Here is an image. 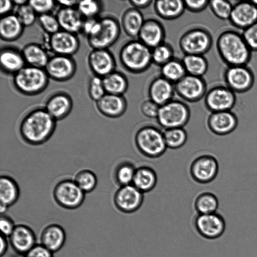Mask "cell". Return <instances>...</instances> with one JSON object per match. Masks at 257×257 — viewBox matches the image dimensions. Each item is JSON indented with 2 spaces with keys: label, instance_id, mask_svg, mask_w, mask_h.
Masks as SVG:
<instances>
[{
  "label": "cell",
  "instance_id": "obj_60",
  "mask_svg": "<svg viewBox=\"0 0 257 257\" xmlns=\"http://www.w3.org/2000/svg\"><path fill=\"white\" fill-rule=\"evenodd\" d=\"M251 1L257 7V1Z\"/></svg>",
  "mask_w": 257,
  "mask_h": 257
},
{
  "label": "cell",
  "instance_id": "obj_12",
  "mask_svg": "<svg viewBox=\"0 0 257 257\" xmlns=\"http://www.w3.org/2000/svg\"><path fill=\"white\" fill-rule=\"evenodd\" d=\"M235 93L226 85H216L206 92L204 104L211 112L230 111L234 106Z\"/></svg>",
  "mask_w": 257,
  "mask_h": 257
},
{
  "label": "cell",
  "instance_id": "obj_36",
  "mask_svg": "<svg viewBox=\"0 0 257 257\" xmlns=\"http://www.w3.org/2000/svg\"><path fill=\"white\" fill-rule=\"evenodd\" d=\"M194 207L197 214L213 213L218 211L219 201L214 193L205 191L196 196L194 202Z\"/></svg>",
  "mask_w": 257,
  "mask_h": 257
},
{
  "label": "cell",
  "instance_id": "obj_31",
  "mask_svg": "<svg viewBox=\"0 0 257 257\" xmlns=\"http://www.w3.org/2000/svg\"><path fill=\"white\" fill-rule=\"evenodd\" d=\"M158 181L156 171L148 166H141L136 168L132 184L143 193L153 190Z\"/></svg>",
  "mask_w": 257,
  "mask_h": 257
},
{
  "label": "cell",
  "instance_id": "obj_27",
  "mask_svg": "<svg viewBox=\"0 0 257 257\" xmlns=\"http://www.w3.org/2000/svg\"><path fill=\"white\" fill-rule=\"evenodd\" d=\"M56 17L61 30L75 34L82 31L84 21L77 10L62 7L58 11Z\"/></svg>",
  "mask_w": 257,
  "mask_h": 257
},
{
  "label": "cell",
  "instance_id": "obj_28",
  "mask_svg": "<svg viewBox=\"0 0 257 257\" xmlns=\"http://www.w3.org/2000/svg\"><path fill=\"white\" fill-rule=\"evenodd\" d=\"M145 21L141 12L132 7L123 12L121 17V27L126 35L135 39L138 38Z\"/></svg>",
  "mask_w": 257,
  "mask_h": 257
},
{
  "label": "cell",
  "instance_id": "obj_17",
  "mask_svg": "<svg viewBox=\"0 0 257 257\" xmlns=\"http://www.w3.org/2000/svg\"><path fill=\"white\" fill-rule=\"evenodd\" d=\"M229 21L243 31L257 22V7L251 1H239L233 5Z\"/></svg>",
  "mask_w": 257,
  "mask_h": 257
},
{
  "label": "cell",
  "instance_id": "obj_4",
  "mask_svg": "<svg viewBox=\"0 0 257 257\" xmlns=\"http://www.w3.org/2000/svg\"><path fill=\"white\" fill-rule=\"evenodd\" d=\"M134 140L139 152L148 158H158L167 149L163 132L153 125H146L140 127L135 134Z\"/></svg>",
  "mask_w": 257,
  "mask_h": 257
},
{
  "label": "cell",
  "instance_id": "obj_54",
  "mask_svg": "<svg viewBox=\"0 0 257 257\" xmlns=\"http://www.w3.org/2000/svg\"><path fill=\"white\" fill-rule=\"evenodd\" d=\"M53 252L41 244H36L25 255L24 257H53Z\"/></svg>",
  "mask_w": 257,
  "mask_h": 257
},
{
  "label": "cell",
  "instance_id": "obj_20",
  "mask_svg": "<svg viewBox=\"0 0 257 257\" xmlns=\"http://www.w3.org/2000/svg\"><path fill=\"white\" fill-rule=\"evenodd\" d=\"M49 43L55 55L70 56L77 51L79 47L76 35L62 30L51 35Z\"/></svg>",
  "mask_w": 257,
  "mask_h": 257
},
{
  "label": "cell",
  "instance_id": "obj_19",
  "mask_svg": "<svg viewBox=\"0 0 257 257\" xmlns=\"http://www.w3.org/2000/svg\"><path fill=\"white\" fill-rule=\"evenodd\" d=\"M88 61L95 75L101 78L115 71L114 57L107 49H93L89 54Z\"/></svg>",
  "mask_w": 257,
  "mask_h": 257
},
{
  "label": "cell",
  "instance_id": "obj_7",
  "mask_svg": "<svg viewBox=\"0 0 257 257\" xmlns=\"http://www.w3.org/2000/svg\"><path fill=\"white\" fill-rule=\"evenodd\" d=\"M212 38L208 31L196 27L190 29L181 36L179 45L185 55H203L211 48Z\"/></svg>",
  "mask_w": 257,
  "mask_h": 257
},
{
  "label": "cell",
  "instance_id": "obj_30",
  "mask_svg": "<svg viewBox=\"0 0 257 257\" xmlns=\"http://www.w3.org/2000/svg\"><path fill=\"white\" fill-rule=\"evenodd\" d=\"M154 7L156 14L166 20L176 19L183 14L185 7L182 0L155 1Z\"/></svg>",
  "mask_w": 257,
  "mask_h": 257
},
{
  "label": "cell",
  "instance_id": "obj_50",
  "mask_svg": "<svg viewBox=\"0 0 257 257\" xmlns=\"http://www.w3.org/2000/svg\"><path fill=\"white\" fill-rule=\"evenodd\" d=\"M160 106L150 99L144 100L140 105V110L145 116L157 118Z\"/></svg>",
  "mask_w": 257,
  "mask_h": 257
},
{
  "label": "cell",
  "instance_id": "obj_42",
  "mask_svg": "<svg viewBox=\"0 0 257 257\" xmlns=\"http://www.w3.org/2000/svg\"><path fill=\"white\" fill-rule=\"evenodd\" d=\"M152 63L161 67L174 58L171 46L165 42L151 49Z\"/></svg>",
  "mask_w": 257,
  "mask_h": 257
},
{
  "label": "cell",
  "instance_id": "obj_47",
  "mask_svg": "<svg viewBox=\"0 0 257 257\" xmlns=\"http://www.w3.org/2000/svg\"><path fill=\"white\" fill-rule=\"evenodd\" d=\"M38 21L44 31L51 35L60 30V26L56 16L45 14L39 15Z\"/></svg>",
  "mask_w": 257,
  "mask_h": 257
},
{
  "label": "cell",
  "instance_id": "obj_49",
  "mask_svg": "<svg viewBox=\"0 0 257 257\" xmlns=\"http://www.w3.org/2000/svg\"><path fill=\"white\" fill-rule=\"evenodd\" d=\"M242 35L252 51H257V22L242 31Z\"/></svg>",
  "mask_w": 257,
  "mask_h": 257
},
{
  "label": "cell",
  "instance_id": "obj_44",
  "mask_svg": "<svg viewBox=\"0 0 257 257\" xmlns=\"http://www.w3.org/2000/svg\"><path fill=\"white\" fill-rule=\"evenodd\" d=\"M77 7V10L86 19L95 18L102 8L100 2L91 0L78 1Z\"/></svg>",
  "mask_w": 257,
  "mask_h": 257
},
{
  "label": "cell",
  "instance_id": "obj_45",
  "mask_svg": "<svg viewBox=\"0 0 257 257\" xmlns=\"http://www.w3.org/2000/svg\"><path fill=\"white\" fill-rule=\"evenodd\" d=\"M36 13L28 4L18 6L16 15L24 27L32 25L36 19Z\"/></svg>",
  "mask_w": 257,
  "mask_h": 257
},
{
  "label": "cell",
  "instance_id": "obj_24",
  "mask_svg": "<svg viewBox=\"0 0 257 257\" xmlns=\"http://www.w3.org/2000/svg\"><path fill=\"white\" fill-rule=\"evenodd\" d=\"M175 92L174 84L162 76L154 79L148 88L150 99L160 106L172 100Z\"/></svg>",
  "mask_w": 257,
  "mask_h": 257
},
{
  "label": "cell",
  "instance_id": "obj_18",
  "mask_svg": "<svg viewBox=\"0 0 257 257\" xmlns=\"http://www.w3.org/2000/svg\"><path fill=\"white\" fill-rule=\"evenodd\" d=\"M237 125V117L231 110L211 112L207 119L208 129L218 136L230 134Z\"/></svg>",
  "mask_w": 257,
  "mask_h": 257
},
{
  "label": "cell",
  "instance_id": "obj_22",
  "mask_svg": "<svg viewBox=\"0 0 257 257\" xmlns=\"http://www.w3.org/2000/svg\"><path fill=\"white\" fill-rule=\"evenodd\" d=\"M165 31L162 24L157 20H145L138 39L150 49L164 43Z\"/></svg>",
  "mask_w": 257,
  "mask_h": 257
},
{
  "label": "cell",
  "instance_id": "obj_11",
  "mask_svg": "<svg viewBox=\"0 0 257 257\" xmlns=\"http://www.w3.org/2000/svg\"><path fill=\"white\" fill-rule=\"evenodd\" d=\"M226 86L234 93H244L253 86L254 76L247 65L227 66L223 73Z\"/></svg>",
  "mask_w": 257,
  "mask_h": 257
},
{
  "label": "cell",
  "instance_id": "obj_16",
  "mask_svg": "<svg viewBox=\"0 0 257 257\" xmlns=\"http://www.w3.org/2000/svg\"><path fill=\"white\" fill-rule=\"evenodd\" d=\"M48 77L59 81L70 79L76 71V64L70 56L55 55L50 57L44 68Z\"/></svg>",
  "mask_w": 257,
  "mask_h": 257
},
{
  "label": "cell",
  "instance_id": "obj_39",
  "mask_svg": "<svg viewBox=\"0 0 257 257\" xmlns=\"http://www.w3.org/2000/svg\"><path fill=\"white\" fill-rule=\"evenodd\" d=\"M136 168L131 162L123 161L116 167L113 177L115 182L120 186L132 184Z\"/></svg>",
  "mask_w": 257,
  "mask_h": 257
},
{
  "label": "cell",
  "instance_id": "obj_14",
  "mask_svg": "<svg viewBox=\"0 0 257 257\" xmlns=\"http://www.w3.org/2000/svg\"><path fill=\"white\" fill-rule=\"evenodd\" d=\"M175 92L183 100L196 102L205 96L206 83L202 77L186 74L174 84Z\"/></svg>",
  "mask_w": 257,
  "mask_h": 257
},
{
  "label": "cell",
  "instance_id": "obj_37",
  "mask_svg": "<svg viewBox=\"0 0 257 257\" xmlns=\"http://www.w3.org/2000/svg\"><path fill=\"white\" fill-rule=\"evenodd\" d=\"M182 61L187 74L202 77L208 70V62L203 55H184Z\"/></svg>",
  "mask_w": 257,
  "mask_h": 257
},
{
  "label": "cell",
  "instance_id": "obj_15",
  "mask_svg": "<svg viewBox=\"0 0 257 257\" xmlns=\"http://www.w3.org/2000/svg\"><path fill=\"white\" fill-rule=\"evenodd\" d=\"M133 184L120 186L113 195L115 207L124 213H132L142 206L144 195Z\"/></svg>",
  "mask_w": 257,
  "mask_h": 257
},
{
  "label": "cell",
  "instance_id": "obj_46",
  "mask_svg": "<svg viewBox=\"0 0 257 257\" xmlns=\"http://www.w3.org/2000/svg\"><path fill=\"white\" fill-rule=\"evenodd\" d=\"M88 93L90 97L96 102L105 95L106 92L102 78L96 75L91 78L89 82Z\"/></svg>",
  "mask_w": 257,
  "mask_h": 257
},
{
  "label": "cell",
  "instance_id": "obj_48",
  "mask_svg": "<svg viewBox=\"0 0 257 257\" xmlns=\"http://www.w3.org/2000/svg\"><path fill=\"white\" fill-rule=\"evenodd\" d=\"M56 2L52 0H31L28 4L33 9L36 13L40 15L49 14L55 7Z\"/></svg>",
  "mask_w": 257,
  "mask_h": 257
},
{
  "label": "cell",
  "instance_id": "obj_29",
  "mask_svg": "<svg viewBox=\"0 0 257 257\" xmlns=\"http://www.w3.org/2000/svg\"><path fill=\"white\" fill-rule=\"evenodd\" d=\"M0 63L1 69L4 72L14 75L26 66L22 52L9 47L1 49Z\"/></svg>",
  "mask_w": 257,
  "mask_h": 257
},
{
  "label": "cell",
  "instance_id": "obj_51",
  "mask_svg": "<svg viewBox=\"0 0 257 257\" xmlns=\"http://www.w3.org/2000/svg\"><path fill=\"white\" fill-rule=\"evenodd\" d=\"M185 10L192 12L199 13L205 10L209 6L207 0H186L184 1Z\"/></svg>",
  "mask_w": 257,
  "mask_h": 257
},
{
  "label": "cell",
  "instance_id": "obj_35",
  "mask_svg": "<svg viewBox=\"0 0 257 257\" xmlns=\"http://www.w3.org/2000/svg\"><path fill=\"white\" fill-rule=\"evenodd\" d=\"M102 81L106 93L108 94L123 95L128 86L126 76L115 70L103 77Z\"/></svg>",
  "mask_w": 257,
  "mask_h": 257
},
{
  "label": "cell",
  "instance_id": "obj_40",
  "mask_svg": "<svg viewBox=\"0 0 257 257\" xmlns=\"http://www.w3.org/2000/svg\"><path fill=\"white\" fill-rule=\"evenodd\" d=\"M164 139L167 148L178 149L183 147L187 142L188 135L183 127H176L165 130Z\"/></svg>",
  "mask_w": 257,
  "mask_h": 257
},
{
  "label": "cell",
  "instance_id": "obj_59",
  "mask_svg": "<svg viewBox=\"0 0 257 257\" xmlns=\"http://www.w3.org/2000/svg\"><path fill=\"white\" fill-rule=\"evenodd\" d=\"M13 2L14 4H16L18 6H21L27 4L28 1L26 0H15L13 1Z\"/></svg>",
  "mask_w": 257,
  "mask_h": 257
},
{
  "label": "cell",
  "instance_id": "obj_8",
  "mask_svg": "<svg viewBox=\"0 0 257 257\" xmlns=\"http://www.w3.org/2000/svg\"><path fill=\"white\" fill-rule=\"evenodd\" d=\"M85 194L74 180L70 179L58 182L53 191V197L57 204L67 209L79 207L84 202Z\"/></svg>",
  "mask_w": 257,
  "mask_h": 257
},
{
  "label": "cell",
  "instance_id": "obj_61",
  "mask_svg": "<svg viewBox=\"0 0 257 257\" xmlns=\"http://www.w3.org/2000/svg\"><path fill=\"white\" fill-rule=\"evenodd\" d=\"M23 257H24V256Z\"/></svg>",
  "mask_w": 257,
  "mask_h": 257
},
{
  "label": "cell",
  "instance_id": "obj_53",
  "mask_svg": "<svg viewBox=\"0 0 257 257\" xmlns=\"http://www.w3.org/2000/svg\"><path fill=\"white\" fill-rule=\"evenodd\" d=\"M100 27L99 20L95 18L86 19L84 21L82 31L87 36H91L95 35Z\"/></svg>",
  "mask_w": 257,
  "mask_h": 257
},
{
  "label": "cell",
  "instance_id": "obj_38",
  "mask_svg": "<svg viewBox=\"0 0 257 257\" xmlns=\"http://www.w3.org/2000/svg\"><path fill=\"white\" fill-rule=\"evenodd\" d=\"M163 77L175 84L186 74L182 60L173 58L161 67Z\"/></svg>",
  "mask_w": 257,
  "mask_h": 257
},
{
  "label": "cell",
  "instance_id": "obj_56",
  "mask_svg": "<svg viewBox=\"0 0 257 257\" xmlns=\"http://www.w3.org/2000/svg\"><path fill=\"white\" fill-rule=\"evenodd\" d=\"M153 2L151 0H131L129 3L133 8L138 10L143 9L149 7Z\"/></svg>",
  "mask_w": 257,
  "mask_h": 257
},
{
  "label": "cell",
  "instance_id": "obj_6",
  "mask_svg": "<svg viewBox=\"0 0 257 257\" xmlns=\"http://www.w3.org/2000/svg\"><path fill=\"white\" fill-rule=\"evenodd\" d=\"M190 117L189 106L182 101L172 99L160 106L156 119L159 124L166 130L183 127Z\"/></svg>",
  "mask_w": 257,
  "mask_h": 257
},
{
  "label": "cell",
  "instance_id": "obj_5",
  "mask_svg": "<svg viewBox=\"0 0 257 257\" xmlns=\"http://www.w3.org/2000/svg\"><path fill=\"white\" fill-rule=\"evenodd\" d=\"M48 78L44 69L27 65L14 75L13 82L21 93L33 95L46 88Z\"/></svg>",
  "mask_w": 257,
  "mask_h": 257
},
{
  "label": "cell",
  "instance_id": "obj_2",
  "mask_svg": "<svg viewBox=\"0 0 257 257\" xmlns=\"http://www.w3.org/2000/svg\"><path fill=\"white\" fill-rule=\"evenodd\" d=\"M216 49L222 60L227 65H247L252 52L242 34L233 30L221 32L216 40Z\"/></svg>",
  "mask_w": 257,
  "mask_h": 257
},
{
  "label": "cell",
  "instance_id": "obj_10",
  "mask_svg": "<svg viewBox=\"0 0 257 257\" xmlns=\"http://www.w3.org/2000/svg\"><path fill=\"white\" fill-rule=\"evenodd\" d=\"M219 172V163L217 159L210 154L200 155L191 163L189 172L192 179L199 184H208L212 182Z\"/></svg>",
  "mask_w": 257,
  "mask_h": 257
},
{
  "label": "cell",
  "instance_id": "obj_55",
  "mask_svg": "<svg viewBox=\"0 0 257 257\" xmlns=\"http://www.w3.org/2000/svg\"><path fill=\"white\" fill-rule=\"evenodd\" d=\"M14 3L10 0H1L0 13L2 16L9 14L13 9Z\"/></svg>",
  "mask_w": 257,
  "mask_h": 257
},
{
  "label": "cell",
  "instance_id": "obj_23",
  "mask_svg": "<svg viewBox=\"0 0 257 257\" xmlns=\"http://www.w3.org/2000/svg\"><path fill=\"white\" fill-rule=\"evenodd\" d=\"M98 111L107 117L115 118L122 115L127 109V101L123 95L108 93L96 102Z\"/></svg>",
  "mask_w": 257,
  "mask_h": 257
},
{
  "label": "cell",
  "instance_id": "obj_58",
  "mask_svg": "<svg viewBox=\"0 0 257 257\" xmlns=\"http://www.w3.org/2000/svg\"><path fill=\"white\" fill-rule=\"evenodd\" d=\"M78 1H58L56 3L64 8H73L75 5H77Z\"/></svg>",
  "mask_w": 257,
  "mask_h": 257
},
{
  "label": "cell",
  "instance_id": "obj_32",
  "mask_svg": "<svg viewBox=\"0 0 257 257\" xmlns=\"http://www.w3.org/2000/svg\"><path fill=\"white\" fill-rule=\"evenodd\" d=\"M20 193L19 185L13 178L6 175L1 176V205L8 208L13 205L18 201Z\"/></svg>",
  "mask_w": 257,
  "mask_h": 257
},
{
  "label": "cell",
  "instance_id": "obj_33",
  "mask_svg": "<svg viewBox=\"0 0 257 257\" xmlns=\"http://www.w3.org/2000/svg\"><path fill=\"white\" fill-rule=\"evenodd\" d=\"M21 52L26 64L33 67L44 69L50 58L47 51L36 43L26 45Z\"/></svg>",
  "mask_w": 257,
  "mask_h": 257
},
{
  "label": "cell",
  "instance_id": "obj_57",
  "mask_svg": "<svg viewBox=\"0 0 257 257\" xmlns=\"http://www.w3.org/2000/svg\"><path fill=\"white\" fill-rule=\"evenodd\" d=\"M1 248H0V255L2 256L4 255L8 247V242L7 239V237L4 235L1 234Z\"/></svg>",
  "mask_w": 257,
  "mask_h": 257
},
{
  "label": "cell",
  "instance_id": "obj_41",
  "mask_svg": "<svg viewBox=\"0 0 257 257\" xmlns=\"http://www.w3.org/2000/svg\"><path fill=\"white\" fill-rule=\"evenodd\" d=\"M74 181L85 193L94 190L97 184V178L95 173L88 169L79 171L75 175Z\"/></svg>",
  "mask_w": 257,
  "mask_h": 257
},
{
  "label": "cell",
  "instance_id": "obj_26",
  "mask_svg": "<svg viewBox=\"0 0 257 257\" xmlns=\"http://www.w3.org/2000/svg\"><path fill=\"white\" fill-rule=\"evenodd\" d=\"M66 237L65 231L61 226L51 224L43 229L40 236V244L54 253L63 246Z\"/></svg>",
  "mask_w": 257,
  "mask_h": 257
},
{
  "label": "cell",
  "instance_id": "obj_9",
  "mask_svg": "<svg viewBox=\"0 0 257 257\" xmlns=\"http://www.w3.org/2000/svg\"><path fill=\"white\" fill-rule=\"evenodd\" d=\"M99 20L98 31L94 35L88 37V42L93 49H107L118 40L120 34V25L112 16H105Z\"/></svg>",
  "mask_w": 257,
  "mask_h": 257
},
{
  "label": "cell",
  "instance_id": "obj_34",
  "mask_svg": "<svg viewBox=\"0 0 257 257\" xmlns=\"http://www.w3.org/2000/svg\"><path fill=\"white\" fill-rule=\"evenodd\" d=\"M23 27L16 15L3 16L0 21L1 38L5 41H14L20 37Z\"/></svg>",
  "mask_w": 257,
  "mask_h": 257
},
{
  "label": "cell",
  "instance_id": "obj_21",
  "mask_svg": "<svg viewBox=\"0 0 257 257\" xmlns=\"http://www.w3.org/2000/svg\"><path fill=\"white\" fill-rule=\"evenodd\" d=\"M9 238L13 249L20 254L25 255L36 244L34 231L25 224L16 225Z\"/></svg>",
  "mask_w": 257,
  "mask_h": 257
},
{
  "label": "cell",
  "instance_id": "obj_52",
  "mask_svg": "<svg viewBox=\"0 0 257 257\" xmlns=\"http://www.w3.org/2000/svg\"><path fill=\"white\" fill-rule=\"evenodd\" d=\"M15 226L16 225H15L13 220L10 217L5 214H1L0 228L2 235L6 237H9Z\"/></svg>",
  "mask_w": 257,
  "mask_h": 257
},
{
  "label": "cell",
  "instance_id": "obj_1",
  "mask_svg": "<svg viewBox=\"0 0 257 257\" xmlns=\"http://www.w3.org/2000/svg\"><path fill=\"white\" fill-rule=\"evenodd\" d=\"M56 126V120L45 108H36L23 117L19 125V133L27 144L38 146L50 139Z\"/></svg>",
  "mask_w": 257,
  "mask_h": 257
},
{
  "label": "cell",
  "instance_id": "obj_43",
  "mask_svg": "<svg viewBox=\"0 0 257 257\" xmlns=\"http://www.w3.org/2000/svg\"><path fill=\"white\" fill-rule=\"evenodd\" d=\"M233 5L227 0L209 1V6L212 13L222 20H229Z\"/></svg>",
  "mask_w": 257,
  "mask_h": 257
},
{
  "label": "cell",
  "instance_id": "obj_13",
  "mask_svg": "<svg viewBox=\"0 0 257 257\" xmlns=\"http://www.w3.org/2000/svg\"><path fill=\"white\" fill-rule=\"evenodd\" d=\"M194 227L204 239L212 240L222 235L225 229L223 216L218 211L206 214H197L194 220Z\"/></svg>",
  "mask_w": 257,
  "mask_h": 257
},
{
  "label": "cell",
  "instance_id": "obj_3",
  "mask_svg": "<svg viewBox=\"0 0 257 257\" xmlns=\"http://www.w3.org/2000/svg\"><path fill=\"white\" fill-rule=\"evenodd\" d=\"M120 62L126 71L135 74L146 71L152 63L151 49L139 39L124 44L119 52Z\"/></svg>",
  "mask_w": 257,
  "mask_h": 257
},
{
  "label": "cell",
  "instance_id": "obj_25",
  "mask_svg": "<svg viewBox=\"0 0 257 257\" xmlns=\"http://www.w3.org/2000/svg\"><path fill=\"white\" fill-rule=\"evenodd\" d=\"M73 106L70 97L62 92L56 93L47 100L45 108L53 118L60 120L66 117Z\"/></svg>",
  "mask_w": 257,
  "mask_h": 257
}]
</instances>
